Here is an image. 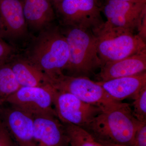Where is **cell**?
Masks as SVG:
<instances>
[{
    "instance_id": "6da1fadb",
    "label": "cell",
    "mask_w": 146,
    "mask_h": 146,
    "mask_svg": "<svg viewBox=\"0 0 146 146\" xmlns=\"http://www.w3.org/2000/svg\"><path fill=\"white\" fill-rule=\"evenodd\" d=\"M143 123L134 117L130 105L122 102L102 110L85 129L100 142L133 146L136 131Z\"/></svg>"
},
{
    "instance_id": "7a4b0ae2",
    "label": "cell",
    "mask_w": 146,
    "mask_h": 146,
    "mask_svg": "<svg viewBox=\"0 0 146 146\" xmlns=\"http://www.w3.org/2000/svg\"><path fill=\"white\" fill-rule=\"evenodd\" d=\"M27 58L50 79L63 73L69 59V49L60 29L51 25L39 32Z\"/></svg>"
},
{
    "instance_id": "3957f363",
    "label": "cell",
    "mask_w": 146,
    "mask_h": 146,
    "mask_svg": "<svg viewBox=\"0 0 146 146\" xmlns=\"http://www.w3.org/2000/svg\"><path fill=\"white\" fill-rule=\"evenodd\" d=\"M62 31L69 49V59L64 70L68 75L86 77L102 66L97 51L96 39L91 31L65 27ZM63 70V71H64Z\"/></svg>"
},
{
    "instance_id": "277c9868",
    "label": "cell",
    "mask_w": 146,
    "mask_h": 146,
    "mask_svg": "<svg viewBox=\"0 0 146 146\" xmlns=\"http://www.w3.org/2000/svg\"><path fill=\"white\" fill-rule=\"evenodd\" d=\"M94 34L102 66L146 50V42L131 32L101 28Z\"/></svg>"
},
{
    "instance_id": "5b68a950",
    "label": "cell",
    "mask_w": 146,
    "mask_h": 146,
    "mask_svg": "<svg viewBox=\"0 0 146 146\" xmlns=\"http://www.w3.org/2000/svg\"><path fill=\"white\" fill-rule=\"evenodd\" d=\"M50 84L58 91L72 94L86 103L100 107L102 110L122 103L111 98L97 82L86 77L73 76L62 73L50 79Z\"/></svg>"
},
{
    "instance_id": "8992f818",
    "label": "cell",
    "mask_w": 146,
    "mask_h": 146,
    "mask_svg": "<svg viewBox=\"0 0 146 146\" xmlns=\"http://www.w3.org/2000/svg\"><path fill=\"white\" fill-rule=\"evenodd\" d=\"M99 0H63L54 9L65 27L91 31L94 34L103 25Z\"/></svg>"
},
{
    "instance_id": "52a82bcc",
    "label": "cell",
    "mask_w": 146,
    "mask_h": 146,
    "mask_svg": "<svg viewBox=\"0 0 146 146\" xmlns=\"http://www.w3.org/2000/svg\"><path fill=\"white\" fill-rule=\"evenodd\" d=\"M53 107L56 117L63 123L84 129L102 110L100 107L86 103L72 94L56 89Z\"/></svg>"
},
{
    "instance_id": "ba28073f",
    "label": "cell",
    "mask_w": 146,
    "mask_h": 146,
    "mask_svg": "<svg viewBox=\"0 0 146 146\" xmlns=\"http://www.w3.org/2000/svg\"><path fill=\"white\" fill-rule=\"evenodd\" d=\"M55 90L50 84L43 86H23L5 101L11 106L33 116H56L53 107Z\"/></svg>"
},
{
    "instance_id": "9c48e42d",
    "label": "cell",
    "mask_w": 146,
    "mask_h": 146,
    "mask_svg": "<svg viewBox=\"0 0 146 146\" xmlns=\"http://www.w3.org/2000/svg\"><path fill=\"white\" fill-rule=\"evenodd\" d=\"M102 11L107 21L101 28L134 33L146 15V4L107 0L102 8Z\"/></svg>"
},
{
    "instance_id": "30bf717a",
    "label": "cell",
    "mask_w": 146,
    "mask_h": 146,
    "mask_svg": "<svg viewBox=\"0 0 146 146\" xmlns=\"http://www.w3.org/2000/svg\"><path fill=\"white\" fill-rule=\"evenodd\" d=\"M1 121L16 146H37L33 115L11 106L1 112Z\"/></svg>"
},
{
    "instance_id": "8fae6325",
    "label": "cell",
    "mask_w": 146,
    "mask_h": 146,
    "mask_svg": "<svg viewBox=\"0 0 146 146\" xmlns=\"http://www.w3.org/2000/svg\"><path fill=\"white\" fill-rule=\"evenodd\" d=\"M33 118L37 146H69L65 126L56 115H36Z\"/></svg>"
},
{
    "instance_id": "7c38bea8",
    "label": "cell",
    "mask_w": 146,
    "mask_h": 146,
    "mask_svg": "<svg viewBox=\"0 0 146 146\" xmlns=\"http://www.w3.org/2000/svg\"><path fill=\"white\" fill-rule=\"evenodd\" d=\"M0 21L4 38L20 40L27 35L28 27L22 0H0Z\"/></svg>"
},
{
    "instance_id": "4fadbf2b",
    "label": "cell",
    "mask_w": 146,
    "mask_h": 146,
    "mask_svg": "<svg viewBox=\"0 0 146 146\" xmlns=\"http://www.w3.org/2000/svg\"><path fill=\"white\" fill-rule=\"evenodd\" d=\"M146 70V50L121 60L104 64L98 75L99 81L138 75Z\"/></svg>"
},
{
    "instance_id": "5bb4252c",
    "label": "cell",
    "mask_w": 146,
    "mask_h": 146,
    "mask_svg": "<svg viewBox=\"0 0 146 146\" xmlns=\"http://www.w3.org/2000/svg\"><path fill=\"white\" fill-rule=\"evenodd\" d=\"M97 82L113 99L121 102L128 98H133L146 86V72Z\"/></svg>"
},
{
    "instance_id": "9a60e30c",
    "label": "cell",
    "mask_w": 146,
    "mask_h": 146,
    "mask_svg": "<svg viewBox=\"0 0 146 146\" xmlns=\"http://www.w3.org/2000/svg\"><path fill=\"white\" fill-rule=\"evenodd\" d=\"M24 15L28 27L40 32L51 25L55 18L50 0H22Z\"/></svg>"
},
{
    "instance_id": "2e32d148",
    "label": "cell",
    "mask_w": 146,
    "mask_h": 146,
    "mask_svg": "<svg viewBox=\"0 0 146 146\" xmlns=\"http://www.w3.org/2000/svg\"><path fill=\"white\" fill-rule=\"evenodd\" d=\"M9 65L21 87L43 86L50 84L48 76L27 58H16Z\"/></svg>"
},
{
    "instance_id": "e0dca14e",
    "label": "cell",
    "mask_w": 146,
    "mask_h": 146,
    "mask_svg": "<svg viewBox=\"0 0 146 146\" xmlns=\"http://www.w3.org/2000/svg\"><path fill=\"white\" fill-rule=\"evenodd\" d=\"M64 124L69 146H104L83 128L72 124Z\"/></svg>"
},
{
    "instance_id": "ac0fdd59",
    "label": "cell",
    "mask_w": 146,
    "mask_h": 146,
    "mask_svg": "<svg viewBox=\"0 0 146 146\" xmlns=\"http://www.w3.org/2000/svg\"><path fill=\"white\" fill-rule=\"evenodd\" d=\"M21 87L10 65H0V99L5 101Z\"/></svg>"
},
{
    "instance_id": "d6986e66",
    "label": "cell",
    "mask_w": 146,
    "mask_h": 146,
    "mask_svg": "<svg viewBox=\"0 0 146 146\" xmlns=\"http://www.w3.org/2000/svg\"><path fill=\"white\" fill-rule=\"evenodd\" d=\"M132 99L134 117L141 123H146V86L143 88Z\"/></svg>"
},
{
    "instance_id": "ffe728a7",
    "label": "cell",
    "mask_w": 146,
    "mask_h": 146,
    "mask_svg": "<svg viewBox=\"0 0 146 146\" xmlns=\"http://www.w3.org/2000/svg\"><path fill=\"white\" fill-rule=\"evenodd\" d=\"M13 48L0 39V63H3L12 56L14 52Z\"/></svg>"
},
{
    "instance_id": "44dd1931",
    "label": "cell",
    "mask_w": 146,
    "mask_h": 146,
    "mask_svg": "<svg viewBox=\"0 0 146 146\" xmlns=\"http://www.w3.org/2000/svg\"><path fill=\"white\" fill-rule=\"evenodd\" d=\"M133 146H146V123L142 124L136 131Z\"/></svg>"
},
{
    "instance_id": "7402d4cb",
    "label": "cell",
    "mask_w": 146,
    "mask_h": 146,
    "mask_svg": "<svg viewBox=\"0 0 146 146\" xmlns=\"http://www.w3.org/2000/svg\"><path fill=\"white\" fill-rule=\"evenodd\" d=\"M0 136L1 146H16L6 128L0 121Z\"/></svg>"
},
{
    "instance_id": "603a6c76",
    "label": "cell",
    "mask_w": 146,
    "mask_h": 146,
    "mask_svg": "<svg viewBox=\"0 0 146 146\" xmlns=\"http://www.w3.org/2000/svg\"><path fill=\"white\" fill-rule=\"evenodd\" d=\"M138 35L146 42V15L143 18L138 26Z\"/></svg>"
},
{
    "instance_id": "cb8c5ba5",
    "label": "cell",
    "mask_w": 146,
    "mask_h": 146,
    "mask_svg": "<svg viewBox=\"0 0 146 146\" xmlns=\"http://www.w3.org/2000/svg\"><path fill=\"white\" fill-rule=\"evenodd\" d=\"M104 146H129L125 145H120V144L113 143H108L106 142H100Z\"/></svg>"
},
{
    "instance_id": "d4e9b609",
    "label": "cell",
    "mask_w": 146,
    "mask_h": 146,
    "mask_svg": "<svg viewBox=\"0 0 146 146\" xmlns=\"http://www.w3.org/2000/svg\"><path fill=\"white\" fill-rule=\"evenodd\" d=\"M134 3H146V0H120Z\"/></svg>"
},
{
    "instance_id": "484cf974",
    "label": "cell",
    "mask_w": 146,
    "mask_h": 146,
    "mask_svg": "<svg viewBox=\"0 0 146 146\" xmlns=\"http://www.w3.org/2000/svg\"><path fill=\"white\" fill-rule=\"evenodd\" d=\"M63 1V0H50L53 7L54 9Z\"/></svg>"
},
{
    "instance_id": "4316f807",
    "label": "cell",
    "mask_w": 146,
    "mask_h": 146,
    "mask_svg": "<svg viewBox=\"0 0 146 146\" xmlns=\"http://www.w3.org/2000/svg\"><path fill=\"white\" fill-rule=\"evenodd\" d=\"M4 38V32L2 25L0 21V39H2Z\"/></svg>"
},
{
    "instance_id": "83f0119b",
    "label": "cell",
    "mask_w": 146,
    "mask_h": 146,
    "mask_svg": "<svg viewBox=\"0 0 146 146\" xmlns=\"http://www.w3.org/2000/svg\"><path fill=\"white\" fill-rule=\"evenodd\" d=\"M0 146H1V136H0Z\"/></svg>"
},
{
    "instance_id": "f1b7e54d",
    "label": "cell",
    "mask_w": 146,
    "mask_h": 146,
    "mask_svg": "<svg viewBox=\"0 0 146 146\" xmlns=\"http://www.w3.org/2000/svg\"><path fill=\"white\" fill-rule=\"evenodd\" d=\"M4 101V100L0 99V104H1V103L2 102Z\"/></svg>"
}]
</instances>
